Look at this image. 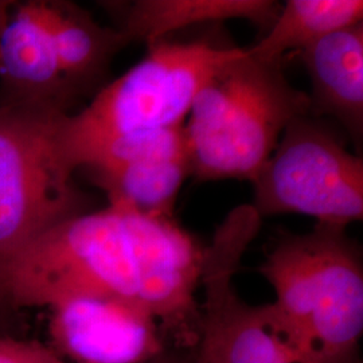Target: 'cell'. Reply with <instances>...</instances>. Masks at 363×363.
<instances>
[{
    "mask_svg": "<svg viewBox=\"0 0 363 363\" xmlns=\"http://www.w3.org/2000/svg\"><path fill=\"white\" fill-rule=\"evenodd\" d=\"M61 72L79 99L100 91L117 52L130 42L116 27L100 25L85 9L65 0H38Z\"/></svg>",
    "mask_w": 363,
    "mask_h": 363,
    "instance_id": "cell-11",
    "label": "cell"
},
{
    "mask_svg": "<svg viewBox=\"0 0 363 363\" xmlns=\"http://www.w3.org/2000/svg\"><path fill=\"white\" fill-rule=\"evenodd\" d=\"M261 217L301 214L347 226L363 218V159L319 117L294 120L255 179Z\"/></svg>",
    "mask_w": 363,
    "mask_h": 363,
    "instance_id": "cell-6",
    "label": "cell"
},
{
    "mask_svg": "<svg viewBox=\"0 0 363 363\" xmlns=\"http://www.w3.org/2000/svg\"><path fill=\"white\" fill-rule=\"evenodd\" d=\"M65 116L0 105V257L88 211L62 144Z\"/></svg>",
    "mask_w": 363,
    "mask_h": 363,
    "instance_id": "cell-5",
    "label": "cell"
},
{
    "mask_svg": "<svg viewBox=\"0 0 363 363\" xmlns=\"http://www.w3.org/2000/svg\"><path fill=\"white\" fill-rule=\"evenodd\" d=\"M195 363H198V362H196V359H195Z\"/></svg>",
    "mask_w": 363,
    "mask_h": 363,
    "instance_id": "cell-16",
    "label": "cell"
},
{
    "mask_svg": "<svg viewBox=\"0 0 363 363\" xmlns=\"http://www.w3.org/2000/svg\"><path fill=\"white\" fill-rule=\"evenodd\" d=\"M310 113L308 94L291 85L281 60L241 48L208 78L184 123L191 177L253 181L286 127Z\"/></svg>",
    "mask_w": 363,
    "mask_h": 363,
    "instance_id": "cell-2",
    "label": "cell"
},
{
    "mask_svg": "<svg viewBox=\"0 0 363 363\" xmlns=\"http://www.w3.org/2000/svg\"><path fill=\"white\" fill-rule=\"evenodd\" d=\"M147 46L138 64L105 84L79 113L64 118L62 144L76 172L117 138L184 125L202 86L241 49L210 39H160Z\"/></svg>",
    "mask_w": 363,
    "mask_h": 363,
    "instance_id": "cell-4",
    "label": "cell"
},
{
    "mask_svg": "<svg viewBox=\"0 0 363 363\" xmlns=\"http://www.w3.org/2000/svg\"><path fill=\"white\" fill-rule=\"evenodd\" d=\"M310 77L312 116H327L357 147L363 138V22L342 28L301 52Z\"/></svg>",
    "mask_w": 363,
    "mask_h": 363,
    "instance_id": "cell-10",
    "label": "cell"
},
{
    "mask_svg": "<svg viewBox=\"0 0 363 363\" xmlns=\"http://www.w3.org/2000/svg\"><path fill=\"white\" fill-rule=\"evenodd\" d=\"M0 363H66L60 354L37 342L0 339Z\"/></svg>",
    "mask_w": 363,
    "mask_h": 363,
    "instance_id": "cell-14",
    "label": "cell"
},
{
    "mask_svg": "<svg viewBox=\"0 0 363 363\" xmlns=\"http://www.w3.org/2000/svg\"><path fill=\"white\" fill-rule=\"evenodd\" d=\"M55 349L74 363H147L166 349L155 318L139 304L81 296L50 307Z\"/></svg>",
    "mask_w": 363,
    "mask_h": 363,
    "instance_id": "cell-8",
    "label": "cell"
},
{
    "mask_svg": "<svg viewBox=\"0 0 363 363\" xmlns=\"http://www.w3.org/2000/svg\"><path fill=\"white\" fill-rule=\"evenodd\" d=\"M76 101L61 72L38 0H0V105L69 115Z\"/></svg>",
    "mask_w": 363,
    "mask_h": 363,
    "instance_id": "cell-9",
    "label": "cell"
},
{
    "mask_svg": "<svg viewBox=\"0 0 363 363\" xmlns=\"http://www.w3.org/2000/svg\"><path fill=\"white\" fill-rule=\"evenodd\" d=\"M346 229L316 222L308 233L286 234L259 267L274 311L318 363H358L363 267Z\"/></svg>",
    "mask_w": 363,
    "mask_h": 363,
    "instance_id": "cell-3",
    "label": "cell"
},
{
    "mask_svg": "<svg viewBox=\"0 0 363 363\" xmlns=\"http://www.w3.org/2000/svg\"><path fill=\"white\" fill-rule=\"evenodd\" d=\"M81 169L104 190L109 205L174 217L182 186L191 177L184 125L117 138L97 150Z\"/></svg>",
    "mask_w": 363,
    "mask_h": 363,
    "instance_id": "cell-7",
    "label": "cell"
},
{
    "mask_svg": "<svg viewBox=\"0 0 363 363\" xmlns=\"http://www.w3.org/2000/svg\"><path fill=\"white\" fill-rule=\"evenodd\" d=\"M363 22L362 0H288L249 50L262 60H284L342 28Z\"/></svg>",
    "mask_w": 363,
    "mask_h": 363,
    "instance_id": "cell-13",
    "label": "cell"
},
{
    "mask_svg": "<svg viewBox=\"0 0 363 363\" xmlns=\"http://www.w3.org/2000/svg\"><path fill=\"white\" fill-rule=\"evenodd\" d=\"M147 363H195V352L184 354L166 350Z\"/></svg>",
    "mask_w": 363,
    "mask_h": 363,
    "instance_id": "cell-15",
    "label": "cell"
},
{
    "mask_svg": "<svg viewBox=\"0 0 363 363\" xmlns=\"http://www.w3.org/2000/svg\"><path fill=\"white\" fill-rule=\"evenodd\" d=\"M111 6L118 11L116 28L127 40L150 45L186 27L234 19L247 21L265 34L280 11L281 3L271 0H138Z\"/></svg>",
    "mask_w": 363,
    "mask_h": 363,
    "instance_id": "cell-12",
    "label": "cell"
},
{
    "mask_svg": "<svg viewBox=\"0 0 363 363\" xmlns=\"http://www.w3.org/2000/svg\"><path fill=\"white\" fill-rule=\"evenodd\" d=\"M205 247L174 217L108 205L64 220L0 257V308L52 307L81 296L142 306L164 339L194 351L201 337Z\"/></svg>",
    "mask_w": 363,
    "mask_h": 363,
    "instance_id": "cell-1",
    "label": "cell"
}]
</instances>
